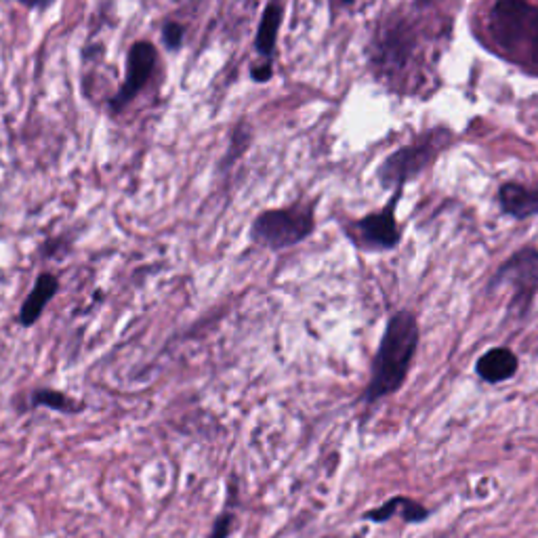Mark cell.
Returning a JSON list of instances; mask_svg holds the SVG:
<instances>
[{"label": "cell", "instance_id": "6da1fadb", "mask_svg": "<svg viewBox=\"0 0 538 538\" xmlns=\"http://www.w3.org/2000/svg\"><path fill=\"white\" fill-rule=\"evenodd\" d=\"M484 34L494 53L538 78V0H490Z\"/></svg>", "mask_w": 538, "mask_h": 538}, {"label": "cell", "instance_id": "7a4b0ae2", "mask_svg": "<svg viewBox=\"0 0 538 538\" xmlns=\"http://www.w3.org/2000/svg\"><path fill=\"white\" fill-rule=\"evenodd\" d=\"M419 341V320L410 309H400L387 320L375 362H372L370 383L362 396L364 404H375L402 389L410 366L415 362Z\"/></svg>", "mask_w": 538, "mask_h": 538}, {"label": "cell", "instance_id": "3957f363", "mask_svg": "<svg viewBox=\"0 0 538 538\" xmlns=\"http://www.w3.org/2000/svg\"><path fill=\"white\" fill-rule=\"evenodd\" d=\"M423 40L412 17L402 11L385 15L370 38L368 59L377 78L400 85L421 57Z\"/></svg>", "mask_w": 538, "mask_h": 538}, {"label": "cell", "instance_id": "277c9868", "mask_svg": "<svg viewBox=\"0 0 538 538\" xmlns=\"http://www.w3.org/2000/svg\"><path fill=\"white\" fill-rule=\"evenodd\" d=\"M454 141L448 127H433L419 133L406 146L391 152L377 169V179L383 190H404V185L419 179Z\"/></svg>", "mask_w": 538, "mask_h": 538}, {"label": "cell", "instance_id": "5b68a950", "mask_svg": "<svg viewBox=\"0 0 538 538\" xmlns=\"http://www.w3.org/2000/svg\"><path fill=\"white\" fill-rule=\"evenodd\" d=\"M316 232V204L295 202L259 213L251 225V240L269 251H286Z\"/></svg>", "mask_w": 538, "mask_h": 538}, {"label": "cell", "instance_id": "8992f818", "mask_svg": "<svg viewBox=\"0 0 538 538\" xmlns=\"http://www.w3.org/2000/svg\"><path fill=\"white\" fill-rule=\"evenodd\" d=\"M503 288L511 291L509 314L524 320L538 293V248L522 246L501 263L488 282V291L499 293Z\"/></svg>", "mask_w": 538, "mask_h": 538}, {"label": "cell", "instance_id": "52a82bcc", "mask_svg": "<svg viewBox=\"0 0 538 538\" xmlns=\"http://www.w3.org/2000/svg\"><path fill=\"white\" fill-rule=\"evenodd\" d=\"M404 190H393L389 202L381 211L368 213L360 219H354L343 225L345 238L362 253H389L398 248L402 240V225L398 221V204Z\"/></svg>", "mask_w": 538, "mask_h": 538}, {"label": "cell", "instance_id": "ba28073f", "mask_svg": "<svg viewBox=\"0 0 538 538\" xmlns=\"http://www.w3.org/2000/svg\"><path fill=\"white\" fill-rule=\"evenodd\" d=\"M156 59H158L156 47L152 43H146V40H141V43H135L129 49L127 80H124L122 89L112 99V108L116 112L120 108L127 106L129 101H133L137 97V93L148 85V80L152 78V74L156 70Z\"/></svg>", "mask_w": 538, "mask_h": 538}, {"label": "cell", "instance_id": "9c48e42d", "mask_svg": "<svg viewBox=\"0 0 538 538\" xmlns=\"http://www.w3.org/2000/svg\"><path fill=\"white\" fill-rule=\"evenodd\" d=\"M496 200H499L501 211L511 219L524 221L538 217V183H505L496 194Z\"/></svg>", "mask_w": 538, "mask_h": 538}, {"label": "cell", "instance_id": "30bf717a", "mask_svg": "<svg viewBox=\"0 0 538 538\" xmlns=\"http://www.w3.org/2000/svg\"><path fill=\"white\" fill-rule=\"evenodd\" d=\"M284 3L282 0H269L259 19V28L255 34V51L261 55V64L274 66V57L278 49V34L284 22Z\"/></svg>", "mask_w": 538, "mask_h": 538}, {"label": "cell", "instance_id": "8fae6325", "mask_svg": "<svg viewBox=\"0 0 538 538\" xmlns=\"http://www.w3.org/2000/svg\"><path fill=\"white\" fill-rule=\"evenodd\" d=\"M517 368H520V358L509 347H492L475 362V372L488 385L513 379L517 375Z\"/></svg>", "mask_w": 538, "mask_h": 538}, {"label": "cell", "instance_id": "7c38bea8", "mask_svg": "<svg viewBox=\"0 0 538 538\" xmlns=\"http://www.w3.org/2000/svg\"><path fill=\"white\" fill-rule=\"evenodd\" d=\"M393 515H400L406 524H421L429 517V509L410 496H391L383 505L364 513L366 520L375 524H385Z\"/></svg>", "mask_w": 538, "mask_h": 538}, {"label": "cell", "instance_id": "4fadbf2b", "mask_svg": "<svg viewBox=\"0 0 538 538\" xmlns=\"http://www.w3.org/2000/svg\"><path fill=\"white\" fill-rule=\"evenodd\" d=\"M57 291H59V280L53 274H40L32 288V293L24 301L22 309H19V324L26 328L34 326L40 320V316H43L51 299L57 295Z\"/></svg>", "mask_w": 538, "mask_h": 538}, {"label": "cell", "instance_id": "5bb4252c", "mask_svg": "<svg viewBox=\"0 0 538 538\" xmlns=\"http://www.w3.org/2000/svg\"><path fill=\"white\" fill-rule=\"evenodd\" d=\"M28 408H32V410L45 408L51 412H59V415H80V412L87 408V404L82 400L68 396V393L59 391V389L38 387L28 396Z\"/></svg>", "mask_w": 538, "mask_h": 538}, {"label": "cell", "instance_id": "9a60e30c", "mask_svg": "<svg viewBox=\"0 0 538 538\" xmlns=\"http://www.w3.org/2000/svg\"><path fill=\"white\" fill-rule=\"evenodd\" d=\"M234 522H236L234 503H230V507H227L221 515H217V520H215V524L211 528L209 538H230L232 528H234Z\"/></svg>", "mask_w": 538, "mask_h": 538}, {"label": "cell", "instance_id": "2e32d148", "mask_svg": "<svg viewBox=\"0 0 538 538\" xmlns=\"http://www.w3.org/2000/svg\"><path fill=\"white\" fill-rule=\"evenodd\" d=\"M183 36H185V30L181 24H167L162 30V40H164V45H167V49L171 51H177L181 49L183 45Z\"/></svg>", "mask_w": 538, "mask_h": 538}, {"label": "cell", "instance_id": "e0dca14e", "mask_svg": "<svg viewBox=\"0 0 538 538\" xmlns=\"http://www.w3.org/2000/svg\"><path fill=\"white\" fill-rule=\"evenodd\" d=\"M251 76L255 82H269L274 76V66H269V64L255 66V68H251Z\"/></svg>", "mask_w": 538, "mask_h": 538}, {"label": "cell", "instance_id": "ac0fdd59", "mask_svg": "<svg viewBox=\"0 0 538 538\" xmlns=\"http://www.w3.org/2000/svg\"><path fill=\"white\" fill-rule=\"evenodd\" d=\"M17 3H22V5L30 7V9H45V7L53 5L55 0H17Z\"/></svg>", "mask_w": 538, "mask_h": 538}, {"label": "cell", "instance_id": "d6986e66", "mask_svg": "<svg viewBox=\"0 0 538 538\" xmlns=\"http://www.w3.org/2000/svg\"><path fill=\"white\" fill-rule=\"evenodd\" d=\"M356 0H330V7H333V11H339V9H347L354 5Z\"/></svg>", "mask_w": 538, "mask_h": 538}, {"label": "cell", "instance_id": "ffe728a7", "mask_svg": "<svg viewBox=\"0 0 538 538\" xmlns=\"http://www.w3.org/2000/svg\"><path fill=\"white\" fill-rule=\"evenodd\" d=\"M440 3V0H415V5H417V9H429V7H433V5H438Z\"/></svg>", "mask_w": 538, "mask_h": 538}]
</instances>
